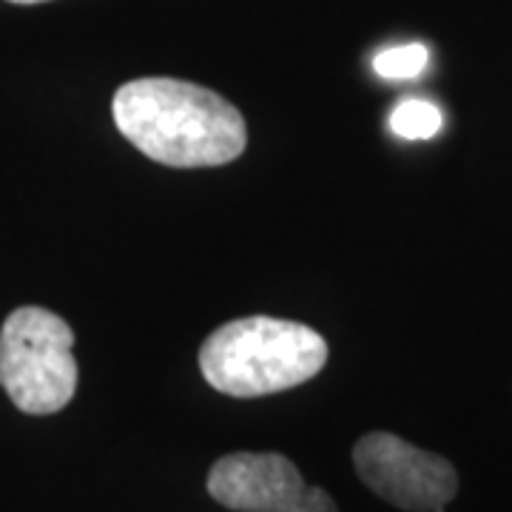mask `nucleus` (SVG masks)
I'll return each instance as SVG.
<instances>
[{
    "mask_svg": "<svg viewBox=\"0 0 512 512\" xmlns=\"http://www.w3.org/2000/svg\"><path fill=\"white\" fill-rule=\"evenodd\" d=\"M114 123L137 151L171 168L234 163L248 126L234 103L177 77H140L114 94Z\"/></svg>",
    "mask_w": 512,
    "mask_h": 512,
    "instance_id": "1",
    "label": "nucleus"
},
{
    "mask_svg": "<svg viewBox=\"0 0 512 512\" xmlns=\"http://www.w3.org/2000/svg\"><path fill=\"white\" fill-rule=\"evenodd\" d=\"M328 362V342L308 325L245 316L217 328L200 348V370L214 390L259 399L311 382Z\"/></svg>",
    "mask_w": 512,
    "mask_h": 512,
    "instance_id": "2",
    "label": "nucleus"
},
{
    "mask_svg": "<svg viewBox=\"0 0 512 512\" xmlns=\"http://www.w3.org/2000/svg\"><path fill=\"white\" fill-rule=\"evenodd\" d=\"M74 330L46 308L26 305L0 328V387L29 416H52L74 399Z\"/></svg>",
    "mask_w": 512,
    "mask_h": 512,
    "instance_id": "3",
    "label": "nucleus"
},
{
    "mask_svg": "<svg viewBox=\"0 0 512 512\" xmlns=\"http://www.w3.org/2000/svg\"><path fill=\"white\" fill-rule=\"evenodd\" d=\"M356 473L373 493L407 512H444L456 498V467L393 433H367L353 447Z\"/></svg>",
    "mask_w": 512,
    "mask_h": 512,
    "instance_id": "4",
    "label": "nucleus"
},
{
    "mask_svg": "<svg viewBox=\"0 0 512 512\" xmlns=\"http://www.w3.org/2000/svg\"><path fill=\"white\" fill-rule=\"evenodd\" d=\"M208 495L234 512H339L322 487H308L291 458L231 453L208 473Z\"/></svg>",
    "mask_w": 512,
    "mask_h": 512,
    "instance_id": "5",
    "label": "nucleus"
},
{
    "mask_svg": "<svg viewBox=\"0 0 512 512\" xmlns=\"http://www.w3.org/2000/svg\"><path fill=\"white\" fill-rule=\"evenodd\" d=\"M441 123V111L433 103L416 97H407L390 111V128L404 140H430L441 131Z\"/></svg>",
    "mask_w": 512,
    "mask_h": 512,
    "instance_id": "6",
    "label": "nucleus"
},
{
    "mask_svg": "<svg viewBox=\"0 0 512 512\" xmlns=\"http://www.w3.org/2000/svg\"><path fill=\"white\" fill-rule=\"evenodd\" d=\"M430 63V52L427 46L421 43H407V46H393V49H384L373 60V69L384 80H410V77H419Z\"/></svg>",
    "mask_w": 512,
    "mask_h": 512,
    "instance_id": "7",
    "label": "nucleus"
},
{
    "mask_svg": "<svg viewBox=\"0 0 512 512\" xmlns=\"http://www.w3.org/2000/svg\"><path fill=\"white\" fill-rule=\"evenodd\" d=\"M9 3H20V6H32V3H46V0H9Z\"/></svg>",
    "mask_w": 512,
    "mask_h": 512,
    "instance_id": "8",
    "label": "nucleus"
}]
</instances>
